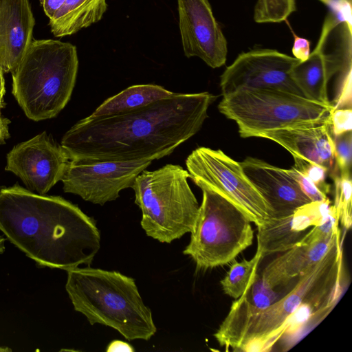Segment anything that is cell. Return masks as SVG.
Listing matches in <instances>:
<instances>
[{"label":"cell","instance_id":"cell-34","mask_svg":"<svg viewBox=\"0 0 352 352\" xmlns=\"http://www.w3.org/2000/svg\"><path fill=\"white\" fill-rule=\"evenodd\" d=\"M107 351H134V349L127 342L121 340L112 341L106 349Z\"/></svg>","mask_w":352,"mask_h":352},{"label":"cell","instance_id":"cell-7","mask_svg":"<svg viewBox=\"0 0 352 352\" xmlns=\"http://www.w3.org/2000/svg\"><path fill=\"white\" fill-rule=\"evenodd\" d=\"M202 201L190 240L183 251L197 270L223 266L252 244L254 231L248 217L234 203L204 184Z\"/></svg>","mask_w":352,"mask_h":352},{"label":"cell","instance_id":"cell-23","mask_svg":"<svg viewBox=\"0 0 352 352\" xmlns=\"http://www.w3.org/2000/svg\"><path fill=\"white\" fill-rule=\"evenodd\" d=\"M262 259L261 254L256 251L250 260L234 261L220 282L224 293L235 299L241 297L254 283Z\"/></svg>","mask_w":352,"mask_h":352},{"label":"cell","instance_id":"cell-14","mask_svg":"<svg viewBox=\"0 0 352 352\" xmlns=\"http://www.w3.org/2000/svg\"><path fill=\"white\" fill-rule=\"evenodd\" d=\"M240 164L248 179L272 210L273 217L292 214L298 208L311 202L290 168H281L252 157H247Z\"/></svg>","mask_w":352,"mask_h":352},{"label":"cell","instance_id":"cell-35","mask_svg":"<svg viewBox=\"0 0 352 352\" xmlns=\"http://www.w3.org/2000/svg\"><path fill=\"white\" fill-rule=\"evenodd\" d=\"M10 123V121L8 118H3L0 115V144H5L6 140L10 137L8 130Z\"/></svg>","mask_w":352,"mask_h":352},{"label":"cell","instance_id":"cell-17","mask_svg":"<svg viewBox=\"0 0 352 352\" xmlns=\"http://www.w3.org/2000/svg\"><path fill=\"white\" fill-rule=\"evenodd\" d=\"M324 42H318L309 58L297 63L292 76L302 96L311 100L333 106L328 96V82L339 72L351 66V54L344 57L335 53L326 54Z\"/></svg>","mask_w":352,"mask_h":352},{"label":"cell","instance_id":"cell-31","mask_svg":"<svg viewBox=\"0 0 352 352\" xmlns=\"http://www.w3.org/2000/svg\"><path fill=\"white\" fill-rule=\"evenodd\" d=\"M290 169L293 176L298 182L302 191L311 200V201H321L328 198L327 195L322 192L309 179L303 175L294 167Z\"/></svg>","mask_w":352,"mask_h":352},{"label":"cell","instance_id":"cell-9","mask_svg":"<svg viewBox=\"0 0 352 352\" xmlns=\"http://www.w3.org/2000/svg\"><path fill=\"white\" fill-rule=\"evenodd\" d=\"M190 178L224 195L238 206L257 227L267 223L273 212L248 179L240 162L221 150L198 147L186 160Z\"/></svg>","mask_w":352,"mask_h":352},{"label":"cell","instance_id":"cell-12","mask_svg":"<svg viewBox=\"0 0 352 352\" xmlns=\"http://www.w3.org/2000/svg\"><path fill=\"white\" fill-rule=\"evenodd\" d=\"M69 157L45 131L15 145L7 155L5 169L19 177L38 194H46L61 181Z\"/></svg>","mask_w":352,"mask_h":352},{"label":"cell","instance_id":"cell-36","mask_svg":"<svg viewBox=\"0 0 352 352\" xmlns=\"http://www.w3.org/2000/svg\"><path fill=\"white\" fill-rule=\"evenodd\" d=\"M3 74L4 73L3 72V71L0 70V115H1V109L3 107V96L6 92L5 80H4Z\"/></svg>","mask_w":352,"mask_h":352},{"label":"cell","instance_id":"cell-30","mask_svg":"<svg viewBox=\"0 0 352 352\" xmlns=\"http://www.w3.org/2000/svg\"><path fill=\"white\" fill-rule=\"evenodd\" d=\"M333 136L352 131V110L351 108L335 109L330 117Z\"/></svg>","mask_w":352,"mask_h":352},{"label":"cell","instance_id":"cell-21","mask_svg":"<svg viewBox=\"0 0 352 352\" xmlns=\"http://www.w3.org/2000/svg\"><path fill=\"white\" fill-rule=\"evenodd\" d=\"M173 94L157 85H133L105 100L90 116H102L128 111L169 97Z\"/></svg>","mask_w":352,"mask_h":352},{"label":"cell","instance_id":"cell-26","mask_svg":"<svg viewBox=\"0 0 352 352\" xmlns=\"http://www.w3.org/2000/svg\"><path fill=\"white\" fill-rule=\"evenodd\" d=\"M331 206V201L327 198L321 201H311L298 208L292 216L293 228L307 232L309 227L322 224L329 213Z\"/></svg>","mask_w":352,"mask_h":352},{"label":"cell","instance_id":"cell-2","mask_svg":"<svg viewBox=\"0 0 352 352\" xmlns=\"http://www.w3.org/2000/svg\"><path fill=\"white\" fill-rule=\"evenodd\" d=\"M0 231L38 266L65 271L89 266L100 248L95 221L76 205L18 184L0 188Z\"/></svg>","mask_w":352,"mask_h":352},{"label":"cell","instance_id":"cell-32","mask_svg":"<svg viewBox=\"0 0 352 352\" xmlns=\"http://www.w3.org/2000/svg\"><path fill=\"white\" fill-rule=\"evenodd\" d=\"M294 43L292 48V52L294 57L300 62L306 60L311 54V43L303 37L299 36L293 32Z\"/></svg>","mask_w":352,"mask_h":352},{"label":"cell","instance_id":"cell-15","mask_svg":"<svg viewBox=\"0 0 352 352\" xmlns=\"http://www.w3.org/2000/svg\"><path fill=\"white\" fill-rule=\"evenodd\" d=\"M255 137L272 140L299 158L324 166L331 173L335 166L334 141L330 118L322 120L261 132Z\"/></svg>","mask_w":352,"mask_h":352},{"label":"cell","instance_id":"cell-22","mask_svg":"<svg viewBox=\"0 0 352 352\" xmlns=\"http://www.w3.org/2000/svg\"><path fill=\"white\" fill-rule=\"evenodd\" d=\"M293 214L272 217L267 223L257 227L256 252L263 258L292 248L307 233L293 228Z\"/></svg>","mask_w":352,"mask_h":352},{"label":"cell","instance_id":"cell-4","mask_svg":"<svg viewBox=\"0 0 352 352\" xmlns=\"http://www.w3.org/2000/svg\"><path fill=\"white\" fill-rule=\"evenodd\" d=\"M67 272L65 289L74 308L91 325L110 327L128 340H148L155 335L152 312L133 278L89 266Z\"/></svg>","mask_w":352,"mask_h":352},{"label":"cell","instance_id":"cell-19","mask_svg":"<svg viewBox=\"0 0 352 352\" xmlns=\"http://www.w3.org/2000/svg\"><path fill=\"white\" fill-rule=\"evenodd\" d=\"M278 299L275 289L257 274L247 291L233 302L228 315L214 334L219 344L225 346L228 341L254 314Z\"/></svg>","mask_w":352,"mask_h":352},{"label":"cell","instance_id":"cell-18","mask_svg":"<svg viewBox=\"0 0 352 352\" xmlns=\"http://www.w3.org/2000/svg\"><path fill=\"white\" fill-rule=\"evenodd\" d=\"M340 228L330 237L312 244L297 243L282 252L264 268L263 280L275 289L285 285L316 265L333 245Z\"/></svg>","mask_w":352,"mask_h":352},{"label":"cell","instance_id":"cell-8","mask_svg":"<svg viewBox=\"0 0 352 352\" xmlns=\"http://www.w3.org/2000/svg\"><path fill=\"white\" fill-rule=\"evenodd\" d=\"M220 113L236 122L242 138L331 117L333 106L274 89L243 88L223 96Z\"/></svg>","mask_w":352,"mask_h":352},{"label":"cell","instance_id":"cell-29","mask_svg":"<svg viewBox=\"0 0 352 352\" xmlns=\"http://www.w3.org/2000/svg\"><path fill=\"white\" fill-rule=\"evenodd\" d=\"M326 6L329 14L335 16L340 23L351 34V0H318Z\"/></svg>","mask_w":352,"mask_h":352},{"label":"cell","instance_id":"cell-27","mask_svg":"<svg viewBox=\"0 0 352 352\" xmlns=\"http://www.w3.org/2000/svg\"><path fill=\"white\" fill-rule=\"evenodd\" d=\"M334 157L340 174H351L352 131L333 136Z\"/></svg>","mask_w":352,"mask_h":352},{"label":"cell","instance_id":"cell-33","mask_svg":"<svg viewBox=\"0 0 352 352\" xmlns=\"http://www.w3.org/2000/svg\"><path fill=\"white\" fill-rule=\"evenodd\" d=\"M66 0H41L45 15L50 19Z\"/></svg>","mask_w":352,"mask_h":352},{"label":"cell","instance_id":"cell-16","mask_svg":"<svg viewBox=\"0 0 352 352\" xmlns=\"http://www.w3.org/2000/svg\"><path fill=\"white\" fill-rule=\"evenodd\" d=\"M35 19L29 0H0V70L12 73L33 38Z\"/></svg>","mask_w":352,"mask_h":352},{"label":"cell","instance_id":"cell-24","mask_svg":"<svg viewBox=\"0 0 352 352\" xmlns=\"http://www.w3.org/2000/svg\"><path fill=\"white\" fill-rule=\"evenodd\" d=\"M329 174L335 184V200L333 206L338 214L339 223L347 231L352 223L351 174H340L336 166Z\"/></svg>","mask_w":352,"mask_h":352},{"label":"cell","instance_id":"cell-28","mask_svg":"<svg viewBox=\"0 0 352 352\" xmlns=\"http://www.w3.org/2000/svg\"><path fill=\"white\" fill-rule=\"evenodd\" d=\"M294 159L293 166L303 175L314 182L324 194L330 191V185L326 182L328 170L323 166L299 158Z\"/></svg>","mask_w":352,"mask_h":352},{"label":"cell","instance_id":"cell-5","mask_svg":"<svg viewBox=\"0 0 352 352\" xmlns=\"http://www.w3.org/2000/svg\"><path fill=\"white\" fill-rule=\"evenodd\" d=\"M78 69L75 45L54 39H33L11 73L12 94L29 119L52 118L70 100Z\"/></svg>","mask_w":352,"mask_h":352},{"label":"cell","instance_id":"cell-38","mask_svg":"<svg viewBox=\"0 0 352 352\" xmlns=\"http://www.w3.org/2000/svg\"><path fill=\"white\" fill-rule=\"evenodd\" d=\"M12 351V349L8 347L0 346V352H9Z\"/></svg>","mask_w":352,"mask_h":352},{"label":"cell","instance_id":"cell-10","mask_svg":"<svg viewBox=\"0 0 352 352\" xmlns=\"http://www.w3.org/2000/svg\"><path fill=\"white\" fill-rule=\"evenodd\" d=\"M152 162L69 160L61 179L63 190L102 206L118 198L121 190L131 188L136 177Z\"/></svg>","mask_w":352,"mask_h":352},{"label":"cell","instance_id":"cell-20","mask_svg":"<svg viewBox=\"0 0 352 352\" xmlns=\"http://www.w3.org/2000/svg\"><path fill=\"white\" fill-rule=\"evenodd\" d=\"M106 0H66L49 19L56 37L74 34L102 19L107 10Z\"/></svg>","mask_w":352,"mask_h":352},{"label":"cell","instance_id":"cell-11","mask_svg":"<svg viewBox=\"0 0 352 352\" xmlns=\"http://www.w3.org/2000/svg\"><path fill=\"white\" fill-rule=\"evenodd\" d=\"M300 62L272 49H256L242 52L220 77L222 96L243 88L274 89L302 96L292 72Z\"/></svg>","mask_w":352,"mask_h":352},{"label":"cell","instance_id":"cell-3","mask_svg":"<svg viewBox=\"0 0 352 352\" xmlns=\"http://www.w3.org/2000/svg\"><path fill=\"white\" fill-rule=\"evenodd\" d=\"M342 232L323 257L299 277L285 296L251 317L228 341L227 349L267 352L285 335L291 318L305 305L325 317L340 298L346 285Z\"/></svg>","mask_w":352,"mask_h":352},{"label":"cell","instance_id":"cell-1","mask_svg":"<svg viewBox=\"0 0 352 352\" xmlns=\"http://www.w3.org/2000/svg\"><path fill=\"white\" fill-rule=\"evenodd\" d=\"M217 96L209 92L174 93L119 113L85 118L63 135L69 160H155L172 153L195 135Z\"/></svg>","mask_w":352,"mask_h":352},{"label":"cell","instance_id":"cell-25","mask_svg":"<svg viewBox=\"0 0 352 352\" xmlns=\"http://www.w3.org/2000/svg\"><path fill=\"white\" fill-rule=\"evenodd\" d=\"M296 10V0H256L253 19L257 23H278Z\"/></svg>","mask_w":352,"mask_h":352},{"label":"cell","instance_id":"cell-37","mask_svg":"<svg viewBox=\"0 0 352 352\" xmlns=\"http://www.w3.org/2000/svg\"><path fill=\"white\" fill-rule=\"evenodd\" d=\"M5 242H6V238L0 235V254H2L5 251Z\"/></svg>","mask_w":352,"mask_h":352},{"label":"cell","instance_id":"cell-6","mask_svg":"<svg viewBox=\"0 0 352 352\" xmlns=\"http://www.w3.org/2000/svg\"><path fill=\"white\" fill-rule=\"evenodd\" d=\"M188 178V170L171 164L153 171L145 169L136 177L131 188L148 236L170 243L192 231L199 205Z\"/></svg>","mask_w":352,"mask_h":352},{"label":"cell","instance_id":"cell-13","mask_svg":"<svg viewBox=\"0 0 352 352\" xmlns=\"http://www.w3.org/2000/svg\"><path fill=\"white\" fill-rule=\"evenodd\" d=\"M184 55L198 57L212 68L227 60L228 43L208 0H177Z\"/></svg>","mask_w":352,"mask_h":352}]
</instances>
